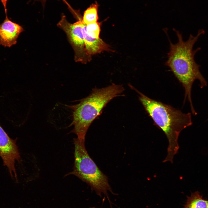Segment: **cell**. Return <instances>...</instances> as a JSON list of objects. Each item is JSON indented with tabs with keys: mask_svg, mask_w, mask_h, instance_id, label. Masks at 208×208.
Returning a JSON list of instances; mask_svg holds the SVG:
<instances>
[{
	"mask_svg": "<svg viewBox=\"0 0 208 208\" xmlns=\"http://www.w3.org/2000/svg\"><path fill=\"white\" fill-rule=\"evenodd\" d=\"M187 197L184 208H208V200L203 199L198 192L192 193Z\"/></svg>",
	"mask_w": 208,
	"mask_h": 208,
	"instance_id": "9",
	"label": "cell"
},
{
	"mask_svg": "<svg viewBox=\"0 0 208 208\" xmlns=\"http://www.w3.org/2000/svg\"><path fill=\"white\" fill-rule=\"evenodd\" d=\"M35 1H40L42 3L43 5H44L47 0H34Z\"/></svg>",
	"mask_w": 208,
	"mask_h": 208,
	"instance_id": "13",
	"label": "cell"
},
{
	"mask_svg": "<svg viewBox=\"0 0 208 208\" xmlns=\"http://www.w3.org/2000/svg\"><path fill=\"white\" fill-rule=\"evenodd\" d=\"M129 86L138 94L139 100L145 111L167 137V155L163 162L172 163L174 157L179 148L178 139L180 133L192 124L191 113H184L169 105L152 99L131 84Z\"/></svg>",
	"mask_w": 208,
	"mask_h": 208,
	"instance_id": "2",
	"label": "cell"
},
{
	"mask_svg": "<svg viewBox=\"0 0 208 208\" xmlns=\"http://www.w3.org/2000/svg\"><path fill=\"white\" fill-rule=\"evenodd\" d=\"M74 163L73 170L65 176L74 175L87 183L96 194L107 195L113 194L107 176L100 170L88 154L85 146V139H74Z\"/></svg>",
	"mask_w": 208,
	"mask_h": 208,
	"instance_id": "4",
	"label": "cell"
},
{
	"mask_svg": "<svg viewBox=\"0 0 208 208\" xmlns=\"http://www.w3.org/2000/svg\"><path fill=\"white\" fill-rule=\"evenodd\" d=\"M99 5L97 2L91 4L84 12L82 18L83 23L86 24L97 22L99 19Z\"/></svg>",
	"mask_w": 208,
	"mask_h": 208,
	"instance_id": "10",
	"label": "cell"
},
{
	"mask_svg": "<svg viewBox=\"0 0 208 208\" xmlns=\"http://www.w3.org/2000/svg\"><path fill=\"white\" fill-rule=\"evenodd\" d=\"M83 34L86 53L90 57L92 55L103 51H112L109 45L100 38L95 39L89 37L86 32L85 24L83 28Z\"/></svg>",
	"mask_w": 208,
	"mask_h": 208,
	"instance_id": "8",
	"label": "cell"
},
{
	"mask_svg": "<svg viewBox=\"0 0 208 208\" xmlns=\"http://www.w3.org/2000/svg\"><path fill=\"white\" fill-rule=\"evenodd\" d=\"M178 41L173 44L168 37L166 30H164L167 36L170 45V51L167 53L168 60L165 65L168 67L179 81L182 84L185 90L184 101L185 103L187 99L189 102L192 113L196 111L192 101L191 90L192 86L196 80L199 81L200 88L207 86V81L200 70V66L195 62L194 56L200 50L198 47L194 50V46L199 37L205 33L202 29L199 30L197 34L194 36L190 34L188 39L184 41L182 34L175 29Z\"/></svg>",
	"mask_w": 208,
	"mask_h": 208,
	"instance_id": "1",
	"label": "cell"
},
{
	"mask_svg": "<svg viewBox=\"0 0 208 208\" xmlns=\"http://www.w3.org/2000/svg\"><path fill=\"white\" fill-rule=\"evenodd\" d=\"M95 208V207H90V208Z\"/></svg>",
	"mask_w": 208,
	"mask_h": 208,
	"instance_id": "14",
	"label": "cell"
},
{
	"mask_svg": "<svg viewBox=\"0 0 208 208\" xmlns=\"http://www.w3.org/2000/svg\"><path fill=\"white\" fill-rule=\"evenodd\" d=\"M82 18H79L76 22L71 24L67 21L65 16L62 14L57 25L66 34L74 49L75 61L86 64L90 60L91 57L86 53L83 34L85 24L82 22Z\"/></svg>",
	"mask_w": 208,
	"mask_h": 208,
	"instance_id": "5",
	"label": "cell"
},
{
	"mask_svg": "<svg viewBox=\"0 0 208 208\" xmlns=\"http://www.w3.org/2000/svg\"><path fill=\"white\" fill-rule=\"evenodd\" d=\"M8 0H0L4 7L5 15H7V4Z\"/></svg>",
	"mask_w": 208,
	"mask_h": 208,
	"instance_id": "12",
	"label": "cell"
},
{
	"mask_svg": "<svg viewBox=\"0 0 208 208\" xmlns=\"http://www.w3.org/2000/svg\"><path fill=\"white\" fill-rule=\"evenodd\" d=\"M23 31V27L10 20L7 15L0 24V45L10 47L15 44L20 34Z\"/></svg>",
	"mask_w": 208,
	"mask_h": 208,
	"instance_id": "7",
	"label": "cell"
},
{
	"mask_svg": "<svg viewBox=\"0 0 208 208\" xmlns=\"http://www.w3.org/2000/svg\"><path fill=\"white\" fill-rule=\"evenodd\" d=\"M101 23L98 22L86 25V31L90 37L95 39L99 38Z\"/></svg>",
	"mask_w": 208,
	"mask_h": 208,
	"instance_id": "11",
	"label": "cell"
},
{
	"mask_svg": "<svg viewBox=\"0 0 208 208\" xmlns=\"http://www.w3.org/2000/svg\"><path fill=\"white\" fill-rule=\"evenodd\" d=\"M0 157L12 178L17 179L15 163L21 157L16 140L10 138L0 125Z\"/></svg>",
	"mask_w": 208,
	"mask_h": 208,
	"instance_id": "6",
	"label": "cell"
},
{
	"mask_svg": "<svg viewBox=\"0 0 208 208\" xmlns=\"http://www.w3.org/2000/svg\"><path fill=\"white\" fill-rule=\"evenodd\" d=\"M124 90L122 85L114 83L101 88H95L78 103L65 105L72 111V121L69 127L73 126V129L69 133H75L79 139H85L90 126L103 109L113 98L123 96L121 94Z\"/></svg>",
	"mask_w": 208,
	"mask_h": 208,
	"instance_id": "3",
	"label": "cell"
}]
</instances>
